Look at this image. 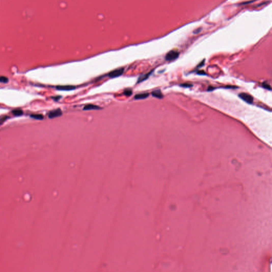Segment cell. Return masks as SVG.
Listing matches in <instances>:
<instances>
[{"instance_id": "6da1fadb", "label": "cell", "mask_w": 272, "mask_h": 272, "mask_svg": "<svg viewBox=\"0 0 272 272\" xmlns=\"http://www.w3.org/2000/svg\"><path fill=\"white\" fill-rule=\"evenodd\" d=\"M124 68H119V69H115L114 70L111 71L108 74V76L111 78H115L116 77H119L123 75V73H124Z\"/></svg>"}, {"instance_id": "7a4b0ae2", "label": "cell", "mask_w": 272, "mask_h": 272, "mask_svg": "<svg viewBox=\"0 0 272 272\" xmlns=\"http://www.w3.org/2000/svg\"><path fill=\"white\" fill-rule=\"evenodd\" d=\"M179 55V53L176 51H171L166 55L165 60L168 61H172L176 59Z\"/></svg>"}, {"instance_id": "3957f363", "label": "cell", "mask_w": 272, "mask_h": 272, "mask_svg": "<svg viewBox=\"0 0 272 272\" xmlns=\"http://www.w3.org/2000/svg\"><path fill=\"white\" fill-rule=\"evenodd\" d=\"M239 96L241 99H242L243 101H244L247 103L251 104L253 103V97L251 95L248 94L244 93V92H242V93H240L239 95Z\"/></svg>"}, {"instance_id": "277c9868", "label": "cell", "mask_w": 272, "mask_h": 272, "mask_svg": "<svg viewBox=\"0 0 272 272\" xmlns=\"http://www.w3.org/2000/svg\"><path fill=\"white\" fill-rule=\"evenodd\" d=\"M62 115V112L61 109L58 108L56 110H53L48 113V117L49 119H54L56 117H60Z\"/></svg>"}, {"instance_id": "5b68a950", "label": "cell", "mask_w": 272, "mask_h": 272, "mask_svg": "<svg viewBox=\"0 0 272 272\" xmlns=\"http://www.w3.org/2000/svg\"><path fill=\"white\" fill-rule=\"evenodd\" d=\"M56 88L59 90H62V91H70L73 90L76 88L75 86H58L56 87Z\"/></svg>"}, {"instance_id": "8992f818", "label": "cell", "mask_w": 272, "mask_h": 272, "mask_svg": "<svg viewBox=\"0 0 272 272\" xmlns=\"http://www.w3.org/2000/svg\"><path fill=\"white\" fill-rule=\"evenodd\" d=\"M102 109L100 106L95 105L94 104H88L85 105L84 107V111H90V110H99Z\"/></svg>"}, {"instance_id": "52a82bcc", "label": "cell", "mask_w": 272, "mask_h": 272, "mask_svg": "<svg viewBox=\"0 0 272 272\" xmlns=\"http://www.w3.org/2000/svg\"><path fill=\"white\" fill-rule=\"evenodd\" d=\"M148 96H149V94L147 93V92H145V93H141L135 95L134 96V99L136 100H144V99H146L148 97Z\"/></svg>"}, {"instance_id": "ba28073f", "label": "cell", "mask_w": 272, "mask_h": 272, "mask_svg": "<svg viewBox=\"0 0 272 272\" xmlns=\"http://www.w3.org/2000/svg\"><path fill=\"white\" fill-rule=\"evenodd\" d=\"M152 95L153 97L158 98V99H162L163 98V95L161 91L160 90H156L155 91H153L152 92Z\"/></svg>"}, {"instance_id": "9c48e42d", "label": "cell", "mask_w": 272, "mask_h": 272, "mask_svg": "<svg viewBox=\"0 0 272 272\" xmlns=\"http://www.w3.org/2000/svg\"><path fill=\"white\" fill-rule=\"evenodd\" d=\"M30 116V117H32V118H33V119H36V120H43V119H44V116H43L42 114H31Z\"/></svg>"}, {"instance_id": "30bf717a", "label": "cell", "mask_w": 272, "mask_h": 272, "mask_svg": "<svg viewBox=\"0 0 272 272\" xmlns=\"http://www.w3.org/2000/svg\"><path fill=\"white\" fill-rule=\"evenodd\" d=\"M12 113L15 116H19L23 114V111L20 109H16V110H14L12 111Z\"/></svg>"}, {"instance_id": "8fae6325", "label": "cell", "mask_w": 272, "mask_h": 272, "mask_svg": "<svg viewBox=\"0 0 272 272\" xmlns=\"http://www.w3.org/2000/svg\"><path fill=\"white\" fill-rule=\"evenodd\" d=\"M151 73V72L148 73V74H146V75H143L140 76L139 79H138V82L137 83H140L142 81H144V80H146L148 77H149V76H150V74Z\"/></svg>"}, {"instance_id": "7c38bea8", "label": "cell", "mask_w": 272, "mask_h": 272, "mask_svg": "<svg viewBox=\"0 0 272 272\" xmlns=\"http://www.w3.org/2000/svg\"><path fill=\"white\" fill-rule=\"evenodd\" d=\"M123 94L127 96H130L132 94V91L130 89H126L123 92Z\"/></svg>"}, {"instance_id": "4fadbf2b", "label": "cell", "mask_w": 272, "mask_h": 272, "mask_svg": "<svg viewBox=\"0 0 272 272\" xmlns=\"http://www.w3.org/2000/svg\"><path fill=\"white\" fill-rule=\"evenodd\" d=\"M9 82V79L7 77L4 76H1L0 77V83H2L3 84H7Z\"/></svg>"}, {"instance_id": "5bb4252c", "label": "cell", "mask_w": 272, "mask_h": 272, "mask_svg": "<svg viewBox=\"0 0 272 272\" xmlns=\"http://www.w3.org/2000/svg\"><path fill=\"white\" fill-rule=\"evenodd\" d=\"M262 87H263L264 88H265V89H267V90H271V89L270 86L268 83H263L262 84Z\"/></svg>"}, {"instance_id": "9a60e30c", "label": "cell", "mask_w": 272, "mask_h": 272, "mask_svg": "<svg viewBox=\"0 0 272 272\" xmlns=\"http://www.w3.org/2000/svg\"><path fill=\"white\" fill-rule=\"evenodd\" d=\"M181 87H185V88H189V87H192L193 85L191 84H182L180 85Z\"/></svg>"}, {"instance_id": "2e32d148", "label": "cell", "mask_w": 272, "mask_h": 272, "mask_svg": "<svg viewBox=\"0 0 272 272\" xmlns=\"http://www.w3.org/2000/svg\"><path fill=\"white\" fill-rule=\"evenodd\" d=\"M61 98V96H55V97H52V98L53 99V100L55 101H58L59 100H60V99Z\"/></svg>"}, {"instance_id": "e0dca14e", "label": "cell", "mask_w": 272, "mask_h": 272, "mask_svg": "<svg viewBox=\"0 0 272 272\" xmlns=\"http://www.w3.org/2000/svg\"><path fill=\"white\" fill-rule=\"evenodd\" d=\"M197 73H198V74H199V75H205V74H206L205 72H203V71H198V72H197Z\"/></svg>"}, {"instance_id": "ac0fdd59", "label": "cell", "mask_w": 272, "mask_h": 272, "mask_svg": "<svg viewBox=\"0 0 272 272\" xmlns=\"http://www.w3.org/2000/svg\"><path fill=\"white\" fill-rule=\"evenodd\" d=\"M203 63H204V62H203H203H201V63H200V64L199 65H198V67H202V65H203Z\"/></svg>"}, {"instance_id": "d6986e66", "label": "cell", "mask_w": 272, "mask_h": 272, "mask_svg": "<svg viewBox=\"0 0 272 272\" xmlns=\"http://www.w3.org/2000/svg\"><path fill=\"white\" fill-rule=\"evenodd\" d=\"M1 125V123H0V125Z\"/></svg>"}]
</instances>
